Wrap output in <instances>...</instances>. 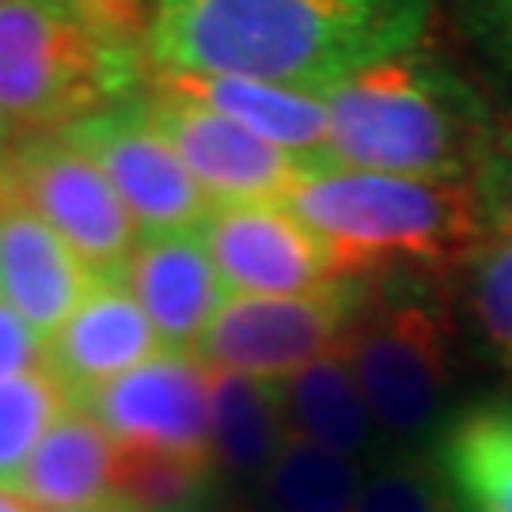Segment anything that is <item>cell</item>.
<instances>
[{"label": "cell", "instance_id": "cell-14", "mask_svg": "<svg viewBox=\"0 0 512 512\" xmlns=\"http://www.w3.org/2000/svg\"><path fill=\"white\" fill-rule=\"evenodd\" d=\"M122 285L148 315L160 346H167L171 353H186L198 346L209 319L228 300V289L205 251L198 228L141 236L122 270Z\"/></svg>", "mask_w": 512, "mask_h": 512}, {"label": "cell", "instance_id": "cell-15", "mask_svg": "<svg viewBox=\"0 0 512 512\" xmlns=\"http://www.w3.org/2000/svg\"><path fill=\"white\" fill-rule=\"evenodd\" d=\"M148 80H156L186 99H198L209 110L251 129L266 145L296 156L304 167L330 164V122L323 95L262 84V80H239V76L156 73L152 69Z\"/></svg>", "mask_w": 512, "mask_h": 512}, {"label": "cell", "instance_id": "cell-2", "mask_svg": "<svg viewBox=\"0 0 512 512\" xmlns=\"http://www.w3.org/2000/svg\"><path fill=\"white\" fill-rule=\"evenodd\" d=\"M330 164L475 183L501 126L463 76L429 50H403L323 92Z\"/></svg>", "mask_w": 512, "mask_h": 512}, {"label": "cell", "instance_id": "cell-22", "mask_svg": "<svg viewBox=\"0 0 512 512\" xmlns=\"http://www.w3.org/2000/svg\"><path fill=\"white\" fill-rule=\"evenodd\" d=\"M353 512H456V490L437 463L395 456L361 482Z\"/></svg>", "mask_w": 512, "mask_h": 512}, {"label": "cell", "instance_id": "cell-1", "mask_svg": "<svg viewBox=\"0 0 512 512\" xmlns=\"http://www.w3.org/2000/svg\"><path fill=\"white\" fill-rule=\"evenodd\" d=\"M429 0H156V73L239 76L323 95L372 61L421 46Z\"/></svg>", "mask_w": 512, "mask_h": 512}, {"label": "cell", "instance_id": "cell-12", "mask_svg": "<svg viewBox=\"0 0 512 512\" xmlns=\"http://www.w3.org/2000/svg\"><path fill=\"white\" fill-rule=\"evenodd\" d=\"M160 353V338L141 304L122 281H95L84 304L46 342V368L76 406L95 391L148 365Z\"/></svg>", "mask_w": 512, "mask_h": 512}, {"label": "cell", "instance_id": "cell-10", "mask_svg": "<svg viewBox=\"0 0 512 512\" xmlns=\"http://www.w3.org/2000/svg\"><path fill=\"white\" fill-rule=\"evenodd\" d=\"M84 410L122 452L213 463L209 368L190 353H156L148 365L95 391Z\"/></svg>", "mask_w": 512, "mask_h": 512}, {"label": "cell", "instance_id": "cell-18", "mask_svg": "<svg viewBox=\"0 0 512 512\" xmlns=\"http://www.w3.org/2000/svg\"><path fill=\"white\" fill-rule=\"evenodd\" d=\"M281 395H285V418L296 437H308L342 456L361 452L372 429V414L342 346L289 376Z\"/></svg>", "mask_w": 512, "mask_h": 512}, {"label": "cell", "instance_id": "cell-11", "mask_svg": "<svg viewBox=\"0 0 512 512\" xmlns=\"http://www.w3.org/2000/svg\"><path fill=\"white\" fill-rule=\"evenodd\" d=\"M198 232L228 296H300L342 281L285 202L220 205Z\"/></svg>", "mask_w": 512, "mask_h": 512}, {"label": "cell", "instance_id": "cell-8", "mask_svg": "<svg viewBox=\"0 0 512 512\" xmlns=\"http://www.w3.org/2000/svg\"><path fill=\"white\" fill-rule=\"evenodd\" d=\"M61 137L107 175L141 236L190 232L213 213V202L190 179L175 148L148 122L141 92L80 118L61 129Z\"/></svg>", "mask_w": 512, "mask_h": 512}, {"label": "cell", "instance_id": "cell-29", "mask_svg": "<svg viewBox=\"0 0 512 512\" xmlns=\"http://www.w3.org/2000/svg\"><path fill=\"white\" fill-rule=\"evenodd\" d=\"M4 4H8V0H0V8H4Z\"/></svg>", "mask_w": 512, "mask_h": 512}, {"label": "cell", "instance_id": "cell-7", "mask_svg": "<svg viewBox=\"0 0 512 512\" xmlns=\"http://www.w3.org/2000/svg\"><path fill=\"white\" fill-rule=\"evenodd\" d=\"M361 300L365 293L346 277L300 296H228L194 353L209 372L277 384L342 346Z\"/></svg>", "mask_w": 512, "mask_h": 512}, {"label": "cell", "instance_id": "cell-27", "mask_svg": "<svg viewBox=\"0 0 512 512\" xmlns=\"http://www.w3.org/2000/svg\"><path fill=\"white\" fill-rule=\"evenodd\" d=\"M12 126L0 118V186H4V175H8V164H12V152H16V145H12Z\"/></svg>", "mask_w": 512, "mask_h": 512}, {"label": "cell", "instance_id": "cell-25", "mask_svg": "<svg viewBox=\"0 0 512 512\" xmlns=\"http://www.w3.org/2000/svg\"><path fill=\"white\" fill-rule=\"evenodd\" d=\"M486 239L512 243V129H501L475 175Z\"/></svg>", "mask_w": 512, "mask_h": 512}, {"label": "cell", "instance_id": "cell-6", "mask_svg": "<svg viewBox=\"0 0 512 512\" xmlns=\"http://www.w3.org/2000/svg\"><path fill=\"white\" fill-rule=\"evenodd\" d=\"M0 194L50 224L95 281H122L133 247L141 243V228L107 175L61 133L19 137Z\"/></svg>", "mask_w": 512, "mask_h": 512}, {"label": "cell", "instance_id": "cell-17", "mask_svg": "<svg viewBox=\"0 0 512 512\" xmlns=\"http://www.w3.org/2000/svg\"><path fill=\"white\" fill-rule=\"evenodd\" d=\"M209 418L213 456L239 475L270 471L285 440L293 437L281 384L239 372H209Z\"/></svg>", "mask_w": 512, "mask_h": 512}, {"label": "cell", "instance_id": "cell-20", "mask_svg": "<svg viewBox=\"0 0 512 512\" xmlns=\"http://www.w3.org/2000/svg\"><path fill=\"white\" fill-rule=\"evenodd\" d=\"M266 494L277 512H353L361 471L353 456L293 433L266 471Z\"/></svg>", "mask_w": 512, "mask_h": 512}, {"label": "cell", "instance_id": "cell-21", "mask_svg": "<svg viewBox=\"0 0 512 512\" xmlns=\"http://www.w3.org/2000/svg\"><path fill=\"white\" fill-rule=\"evenodd\" d=\"M73 406L76 403L69 399V391L57 384L46 365L12 376V380H0V486L4 490H12V482L38 448V440Z\"/></svg>", "mask_w": 512, "mask_h": 512}, {"label": "cell", "instance_id": "cell-19", "mask_svg": "<svg viewBox=\"0 0 512 512\" xmlns=\"http://www.w3.org/2000/svg\"><path fill=\"white\" fill-rule=\"evenodd\" d=\"M444 471L467 512H512L509 410H482L459 421L444 448Z\"/></svg>", "mask_w": 512, "mask_h": 512}, {"label": "cell", "instance_id": "cell-13", "mask_svg": "<svg viewBox=\"0 0 512 512\" xmlns=\"http://www.w3.org/2000/svg\"><path fill=\"white\" fill-rule=\"evenodd\" d=\"M92 289L95 277L73 247L27 205L0 194V308L50 342Z\"/></svg>", "mask_w": 512, "mask_h": 512}, {"label": "cell", "instance_id": "cell-23", "mask_svg": "<svg viewBox=\"0 0 512 512\" xmlns=\"http://www.w3.org/2000/svg\"><path fill=\"white\" fill-rule=\"evenodd\" d=\"M475 285L471 304L482 334L512 368V243L490 239L475 258Z\"/></svg>", "mask_w": 512, "mask_h": 512}, {"label": "cell", "instance_id": "cell-3", "mask_svg": "<svg viewBox=\"0 0 512 512\" xmlns=\"http://www.w3.org/2000/svg\"><path fill=\"white\" fill-rule=\"evenodd\" d=\"M141 0H8L0 8V118L61 133L148 80Z\"/></svg>", "mask_w": 512, "mask_h": 512}, {"label": "cell", "instance_id": "cell-4", "mask_svg": "<svg viewBox=\"0 0 512 512\" xmlns=\"http://www.w3.org/2000/svg\"><path fill=\"white\" fill-rule=\"evenodd\" d=\"M285 205L323 243L334 277L459 266L490 243L475 183L308 167Z\"/></svg>", "mask_w": 512, "mask_h": 512}, {"label": "cell", "instance_id": "cell-16", "mask_svg": "<svg viewBox=\"0 0 512 512\" xmlns=\"http://www.w3.org/2000/svg\"><path fill=\"white\" fill-rule=\"evenodd\" d=\"M12 494L38 512L110 509L118 505V444L84 406H73L38 440Z\"/></svg>", "mask_w": 512, "mask_h": 512}, {"label": "cell", "instance_id": "cell-26", "mask_svg": "<svg viewBox=\"0 0 512 512\" xmlns=\"http://www.w3.org/2000/svg\"><path fill=\"white\" fill-rule=\"evenodd\" d=\"M46 365V342L19 315L0 308V380Z\"/></svg>", "mask_w": 512, "mask_h": 512}, {"label": "cell", "instance_id": "cell-28", "mask_svg": "<svg viewBox=\"0 0 512 512\" xmlns=\"http://www.w3.org/2000/svg\"><path fill=\"white\" fill-rule=\"evenodd\" d=\"M0 512H38L35 505H27L19 494H12V490H4L0 486Z\"/></svg>", "mask_w": 512, "mask_h": 512}, {"label": "cell", "instance_id": "cell-24", "mask_svg": "<svg viewBox=\"0 0 512 512\" xmlns=\"http://www.w3.org/2000/svg\"><path fill=\"white\" fill-rule=\"evenodd\" d=\"M456 8L482 65L512 95V0H456Z\"/></svg>", "mask_w": 512, "mask_h": 512}, {"label": "cell", "instance_id": "cell-5", "mask_svg": "<svg viewBox=\"0 0 512 512\" xmlns=\"http://www.w3.org/2000/svg\"><path fill=\"white\" fill-rule=\"evenodd\" d=\"M346 361L368 414L395 437H421L448 399V311L418 274H391L361 300L346 330Z\"/></svg>", "mask_w": 512, "mask_h": 512}, {"label": "cell", "instance_id": "cell-9", "mask_svg": "<svg viewBox=\"0 0 512 512\" xmlns=\"http://www.w3.org/2000/svg\"><path fill=\"white\" fill-rule=\"evenodd\" d=\"M148 122L160 129L175 156L183 160L202 194L220 205L285 202L308 167L281 148L266 145L251 129L209 110L198 99L171 92L156 80H145L141 92Z\"/></svg>", "mask_w": 512, "mask_h": 512}]
</instances>
